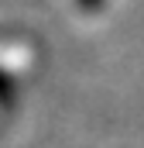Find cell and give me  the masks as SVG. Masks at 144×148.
I'll return each instance as SVG.
<instances>
[{"label": "cell", "mask_w": 144, "mask_h": 148, "mask_svg": "<svg viewBox=\"0 0 144 148\" xmlns=\"http://www.w3.org/2000/svg\"><path fill=\"white\" fill-rule=\"evenodd\" d=\"M10 97H14V83H10V76L0 69V103H7Z\"/></svg>", "instance_id": "1"}, {"label": "cell", "mask_w": 144, "mask_h": 148, "mask_svg": "<svg viewBox=\"0 0 144 148\" xmlns=\"http://www.w3.org/2000/svg\"><path fill=\"white\" fill-rule=\"evenodd\" d=\"M100 3H103V0H79V7H86V10H96Z\"/></svg>", "instance_id": "2"}]
</instances>
